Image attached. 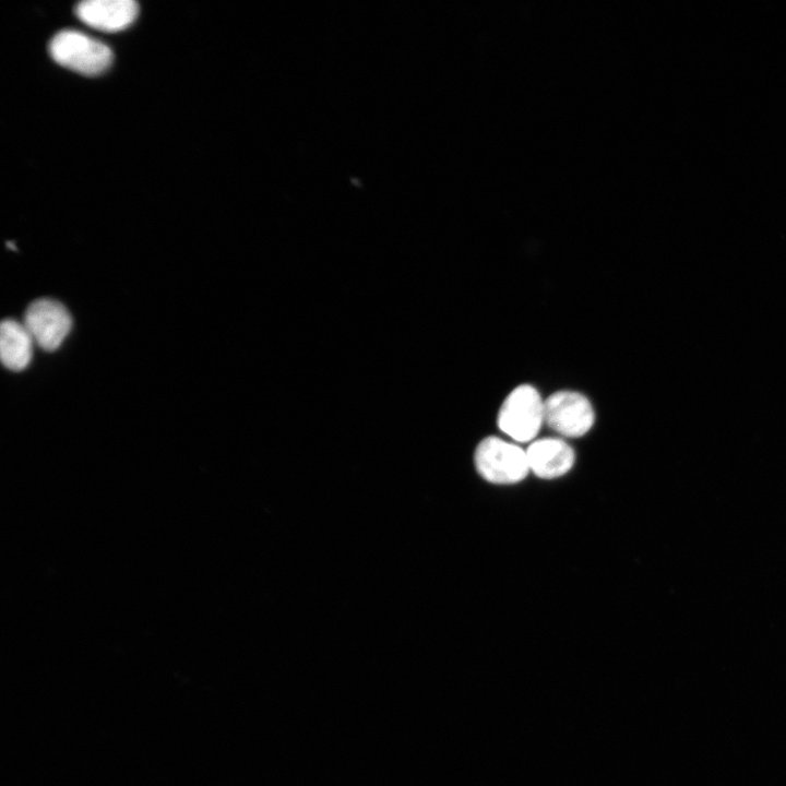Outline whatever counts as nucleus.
<instances>
[{
	"instance_id": "nucleus-9",
	"label": "nucleus",
	"mask_w": 786,
	"mask_h": 786,
	"mask_svg": "<svg viewBox=\"0 0 786 786\" xmlns=\"http://www.w3.org/2000/svg\"><path fill=\"white\" fill-rule=\"evenodd\" d=\"M7 246H8V248H11V249H13V250L16 249L15 246H14V243L11 242V241H10V242H7Z\"/></svg>"
},
{
	"instance_id": "nucleus-8",
	"label": "nucleus",
	"mask_w": 786,
	"mask_h": 786,
	"mask_svg": "<svg viewBox=\"0 0 786 786\" xmlns=\"http://www.w3.org/2000/svg\"><path fill=\"white\" fill-rule=\"evenodd\" d=\"M34 340L25 325L12 319L0 326V356L3 366L13 371L25 369L33 355Z\"/></svg>"
},
{
	"instance_id": "nucleus-2",
	"label": "nucleus",
	"mask_w": 786,
	"mask_h": 786,
	"mask_svg": "<svg viewBox=\"0 0 786 786\" xmlns=\"http://www.w3.org/2000/svg\"><path fill=\"white\" fill-rule=\"evenodd\" d=\"M474 462L478 474L485 480L498 485L519 483L529 472L526 451L493 436L480 441Z\"/></svg>"
},
{
	"instance_id": "nucleus-3",
	"label": "nucleus",
	"mask_w": 786,
	"mask_h": 786,
	"mask_svg": "<svg viewBox=\"0 0 786 786\" xmlns=\"http://www.w3.org/2000/svg\"><path fill=\"white\" fill-rule=\"evenodd\" d=\"M544 416V401L528 384L516 386L503 401L499 414V429L517 442H528L539 432Z\"/></svg>"
},
{
	"instance_id": "nucleus-6",
	"label": "nucleus",
	"mask_w": 786,
	"mask_h": 786,
	"mask_svg": "<svg viewBox=\"0 0 786 786\" xmlns=\"http://www.w3.org/2000/svg\"><path fill=\"white\" fill-rule=\"evenodd\" d=\"M76 16L86 25L108 33L130 26L139 14L133 0H85L75 7Z\"/></svg>"
},
{
	"instance_id": "nucleus-5",
	"label": "nucleus",
	"mask_w": 786,
	"mask_h": 786,
	"mask_svg": "<svg viewBox=\"0 0 786 786\" xmlns=\"http://www.w3.org/2000/svg\"><path fill=\"white\" fill-rule=\"evenodd\" d=\"M23 324L40 348L55 350L69 334L72 320L61 302L39 298L27 307Z\"/></svg>"
},
{
	"instance_id": "nucleus-1",
	"label": "nucleus",
	"mask_w": 786,
	"mask_h": 786,
	"mask_svg": "<svg viewBox=\"0 0 786 786\" xmlns=\"http://www.w3.org/2000/svg\"><path fill=\"white\" fill-rule=\"evenodd\" d=\"M49 53L60 66L83 75H98L112 63L111 49L84 33L66 29L50 40Z\"/></svg>"
},
{
	"instance_id": "nucleus-4",
	"label": "nucleus",
	"mask_w": 786,
	"mask_h": 786,
	"mask_svg": "<svg viewBox=\"0 0 786 786\" xmlns=\"http://www.w3.org/2000/svg\"><path fill=\"white\" fill-rule=\"evenodd\" d=\"M545 422L557 433L576 438L593 426L595 414L586 396L574 391H559L544 401Z\"/></svg>"
},
{
	"instance_id": "nucleus-7",
	"label": "nucleus",
	"mask_w": 786,
	"mask_h": 786,
	"mask_svg": "<svg viewBox=\"0 0 786 786\" xmlns=\"http://www.w3.org/2000/svg\"><path fill=\"white\" fill-rule=\"evenodd\" d=\"M529 471L543 479H552L567 474L574 464V451L561 439L543 438L534 441L526 450Z\"/></svg>"
}]
</instances>
